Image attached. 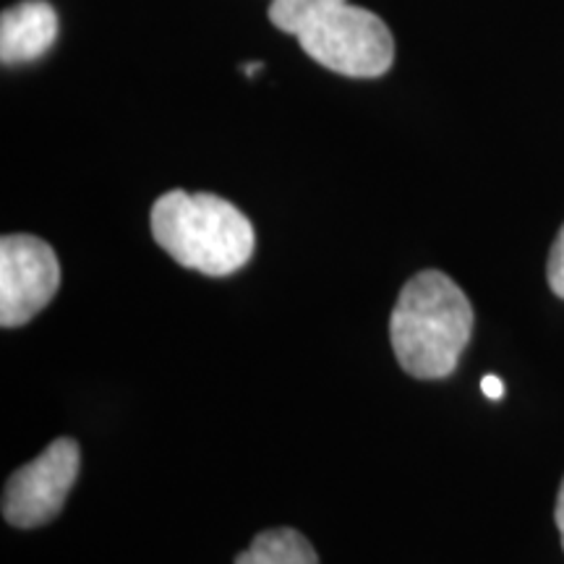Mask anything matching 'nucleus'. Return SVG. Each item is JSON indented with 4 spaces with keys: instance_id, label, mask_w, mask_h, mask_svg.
Returning <instances> with one entry per match:
<instances>
[{
    "instance_id": "f257e3e1",
    "label": "nucleus",
    "mask_w": 564,
    "mask_h": 564,
    "mask_svg": "<svg viewBox=\"0 0 564 564\" xmlns=\"http://www.w3.org/2000/svg\"><path fill=\"white\" fill-rule=\"evenodd\" d=\"M474 333V306L453 278L423 270L400 291L392 308V350L415 379H444L457 369Z\"/></svg>"
},
{
    "instance_id": "f03ea898",
    "label": "nucleus",
    "mask_w": 564,
    "mask_h": 564,
    "mask_svg": "<svg viewBox=\"0 0 564 564\" xmlns=\"http://www.w3.org/2000/svg\"><path fill=\"white\" fill-rule=\"evenodd\" d=\"M152 236L186 270L209 278L238 272L253 253V225L236 204L215 194H162L152 207Z\"/></svg>"
},
{
    "instance_id": "7ed1b4c3",
    "label": "nucleus",
    "mask_w": 564,
    "mask_h": 564,
    "mask_svg": "<svg viewBox=\"0 0 564 564\" xmlns=\"http://www.w3.org/2000/svg\"><path fill=\"white\" fill-rule=\"evenodd\" d=\"M301 51L319 66L350 79H377L394 61L390 26L377 13L348 0L316 17L299 34Z\"/></svg>"
},
{
    "instance_id": "20e7f679",
    "label": "nucleus",
    "mask_w": 564,
    "mask_h": 564,
    "mask_svg": "<svg viewBox=\"0 0 564 564\" xmlns=\"http://www.w3.org/2000/svg\"><path fill=\"white\" fill-rule=\"evenodd\" d=\"M79 476V444L68 436L55 440L32 463L11 474L3 489V518L13 528H40L51 523L66 505Z\"/></svg>"
},
{
    "instance_id": "39448f33",
    "label": "nucleus",
    "mask_w": 564,
    "mask_h": 564,
    "mask_svg": "<svg viewBox=\"0 0 564 564\" xmlns=\"http://www.w3.org/2000/svg\"><path fill=\"white\" fill-rule=\"evenodd\" d=\"M58 285L61 264L51 243L26 232L0 238V324L6 329L37 316Z\"/></svg>"
},
{
    "instance_id": "423d86ee",
    "label": "nucleus",
    "mask_w": 564,
    "mask_h": 564,
    "mask_svg": "<svg viewBox=\"0 0 564 564\" xmlns=\"http://www.w3.org/2000/svg\"><path fill=\"white\" fill-rule=\"evenodd\" d=\"M58 37V13L47 0H21L0 17V61L3 66L37 61Z\"/></svg>"
},
{
    "instance_id": "0eeeda50",
    "label": "nucleus",
    "mask_w": 564,
    "mask_h": 564,
    "mask_svg": "<svg viewBox=\"0 0 564 564\" xmlns=\"http://www.w3.org/2000/svg\"><path fill=\"white\" fill-rule=\"evenodd\" d=\"M236 564H319L312 541L295 528L262 531L251 546L236 556Z\"/></svg>"
},
{
    "instance_id": "6e6552de",
    "label": "nucleus",
    "mask_w": 564,
    "mask_h": 564,
    "mask_svg": "<svg viewBox=\"0 0 564 564\" xmlns=\"http://www.w3.org/2000/svg\"><path fill=\"white\" fill-rule=\"evenodd\" d=\"M337 3H343V0H272L267 17L280 32L299 37L316 17H322Z\"/></svg>"
},
{
    "instance_id": "1a4fd4ad",
    "label": "nucleus",
    "mask_w": 564,
    "mask_h": 564,
    "mask_svg": "<svg viewBox=\"0 0 564 564\" xmlns=\"http://www.w3.org/2000/svg\"><path fill=\"white\" fill-rule=\"evenodd\" d=\"M546 278H549V288H552L554 295L564 299V225H562L560 236H556V241L552 246V253H549Z\"/></svg>"
},
{
    "instance_id": "9d476101",
    "label": "nucleus",
    "mask_w": 564,
    "mask_h": 564,
    "mask_svg": "<svg viewBox=\"0 0 564 564\" xmlns=\"http://www.w3.org/2000/svg\"><path fill=\"white\" fill-rule=\"evenodd\" d=\"M481 390H484L486 398H491V400H502L505 398V384H502V379H499V377H484L481 379Z\"/></svg>"
},
{
    "instance_id": "9b49d317",
    "label": "nucleus",
    "mask_w": 564,
    "mask_h": 564,
    "mask_svg": "<svg viewBox=\"0 0 564 564\" xmlns=\"http://www.w3.org/2000/svg\"><path fill=\"white\" fill-rule=\"evenodd\" d=\"M554 520H556V528H560V535H562V549H564V478H562V486H560V494H556V507H554Z\"/></svg>"
},
{
    "instance_id": "f8f14e48",
    "label": "nucleus",
    "mask_w": 564,
    "mask_h": 564,
    "mask_svg": "<svg viewBox=\"0 0 564 564\" xmlns=\"http://www.w3.org/2000/svg\"><path fill=\"white\" fill-rule=\"evenodd\" d=\"M259 68H262V63H251V66H243L246 74H257Z\"/></svg>"
}]
</instances>
